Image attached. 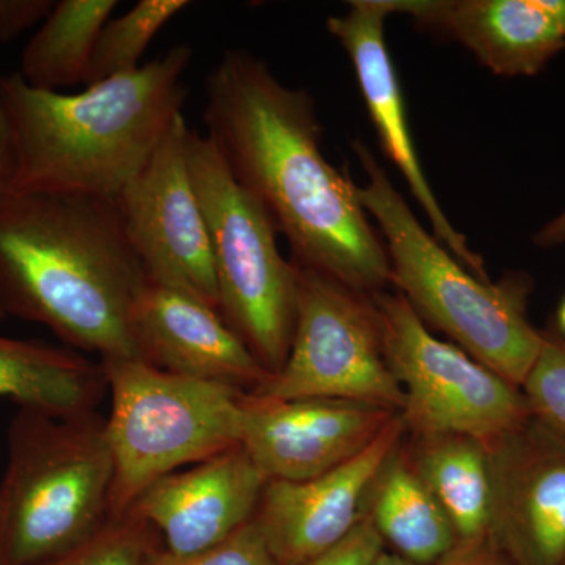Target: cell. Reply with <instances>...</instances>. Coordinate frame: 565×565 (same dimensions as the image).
Instances as JSON below:
<instances>
[{
  "instance_id": "cell-15",
  "label": "cell",
  "mask_w": 565,
  "mask_h": 565,
  "mask_svg": "<svg viewBox=\"0 0 565 565\" xmlns=\"http://www.w3.org/2000/svg\"><path fill=\"white\" fill-rule=\"evenodd\" d=\"M390 14L386 0H353L348 13L327 20V29L348 52L382 150L404 174L429 217L438 243L441 241L476 277L489 281L481 256L471 250L463 234L448 221L424 177L408 129L403 90L385 43V20Z\"/></svg>"
},
{
  "instance_id": "cell-7",
  "label": "cell",
  "mask_w": 565,
  "mask_h": 565,
  "mask_svg": "<svg viewBox=\"0 0 565 565\" xmlns=\"http://www.w3.org/2000/svg\"><path fill=\"white\" fill-rule=\"evenodd\" d=\"M188 163L210 233L218 313L256 360L278 373L296 327V264L281 255L263 204L237 182L214 141L192 129Z\"/></svg>"
},
{
  "instance_id": "cell-23",
  "label": "cell",
  "mask_w": 565,
  "mask_h": 565,
  "mask_svg": "<svg viewBox=\"0 0 565 565\" xmlns=\"http://www.w3.org/2000/svg\"><path fill=\"white\" fill-rule=\"evenodd\" d=\"M156 530L131 514L110 516L92 537L39 565H147Z\"/></svg>"
},
{
  "instance_id": "cell-27",
  "label": "cell",
  "mask_w": 565,
  "mask_h": 565,
  "mask_svg": "<svg viewBox=\"0 0 565 565\" xmlns=\"http://www.w3.org/2000/svg\"><path fill=\"white\" fill-rule=\"evenodd\" d=\"M54 3L51 0H0V44L46 20Z\"/></svg>"
},
{
  "instance_id": "cell-29",
  "label": "cell",
  "mask_w": 565,
  "mask_h": 565,
  "mask_svg": "<svg viewBox=\"0 0 565 565\" xmlns=\"http://www.w3.org/2000/svg\"><path fill=\"white\" fill-rule=\"evenodd\" d=\"M11 182H13V151H11L6 117H3L2 107H0V200L10 195Z\"/></svg>"
},
{
  "instance_id": "cell-13",
  "label": "cell",
  "mask_w": 565,
  "mask_h": 565,
  "mask_svg": "<svg viewBox=\"0 0 565 565\" xmlns=\"http://www.w3.org/2000/svg\"><path fill=\"white\" fill-rule=\"evenodd\" d=\"M404 426L403 416H394L362 452L327 473L267 482L253 520L278 563L307 565L351 533L362 519L364 494L392 457Z\"/></svg>"
},
{
  "instance_id": "cell-9",
  "label": "cell",
  "mask_w": 565,
  "mask_h": 565,
  "mask_svg": "<svg viewBox=\"0 0 565 565\" xmlns=\"http://www.w3.org/2000/svg\"><path fill=\"white\" fill-rule=\"evenodd\" d=\"M296 269L297 315L288 359L250 394L359 401L403 411L404 392L385 360L374 300L318 270L299 264Z\"/></svg>"
},
{
  "instance_id": "cell-20",
  "label": "cell",
  "mask_w": 565,
  "mask_h": 565,
  "mask_svg": "<svg viewBox=\"0 0 565 565\" xmlns=\"http://www.w3.org/2000/svg\"><path fill=\"white\" fill-rule=\"evenodd\" d=\"M374 484L371 520L401 556L429 565L452 552L455 527L415 468L388 460Z\"/></svg>"
},
{
  "instance_id": "cell-14",
  "label": "cell",
  "mask_w": 565,
  "mask_h": 565,
  "mask_svg": "<svg viewBox=\"0 0 565 565\" xmlns=\"http://www.w3.org/2000/svg\"><path fill=\"white\" fill-rule=\"evenodd\" d=\"M269 479L243 446L163 476L126 514L154 527L167 552L195 555L222 544L248 525Z\"/></svg>"
},
{
  "instance_id": "cell-25",
  "label": "cell",
  "mask_w": 565,
  "mask_h": 565,
  "mask_svg": "<svg viewBox=\"0 0 565 565\" xmlns=\"http://www.w3.org/2000/svg\"><path fill=\"white\" fill-rule=\"evenodd\" d=\"M147 565H281L270 552L266 539L252 520L222 544L195 553L177 556L163 548H156Z\"/></svg>"
},
{
  "instance_id": "cell-19",
  "label": "cell",
  "mask_w": 565,
  "mask_h": 565,
  "mask_svg": "<svg viewBox=\"0 0 565 565\" xmlns=\"http://www.w3.org/2000/svg\"><path fill=\"white\" fill-rule=\"evenodd\" d=\"M416 473L455 527L457 544L489 537L492 471L489 446L470 437L424 438Z\"/></svg>"
},
{
  "instance_id": "cell-18",
  "label": "cell",
  "mask_w": 565,
  "mask_h": 565,
  "mask_svg": "<svg viewBox=\"0 0 565 565\" xmlns=\"http://www.w3.org/2000/svg\"><path fill=\"white\" fill-rule=\"evenodd\" d=\"M102 362L41 340L0 334V399L52 416L96 412L106 394Z\"/></svg>"
},
{
  "instance_id": "cell-4",
  "label": "cell",
  "mask_w": 565,
  "mask_h": 565,
  "mask_svg": "<svg viewBox=\"0 0 565 565\" xmlns=\"http://www.w3.org/2000/svg\"><path fill=\"white\" fill-rule=\"evenodd\" d=\"M352 145L367 178L364 188L356 185V195L381 228L392 282L424 322L522 388L544 344V334L527 321L530 277L511 274L493 282L465 269L416 221L373 151L360 140Z\"/></svg>"
},
{
  "instance_id": "cell-16",
  "label": "cell",
  "mask_w": 565,
  "mask_h": 565,
  "mask_svg": "<svg viewBox=\"0 0 565 565\" xmlns=\"http://www.w3.org/2000/svg\"><path fill=\"white\" fill-rule=\"evenodd\" d=\"M134 340L140 360L182 377L252 393L270 375L217 310L156 282L137 300Z\"/></svg>"
},
{
  "instance_id": "cell-22",
  "label": "cell",
  "mask_w": 565,
  "mask_h": 565,
  "mask_svg": "<svg viewBox=\"0 0 565 565\" xmlns=\"http://www.w3.org/2000/svg\"><path fill=\"white\" fill-rule=\"evenodd\" d=\"M189 7V0H140L128 13L107 21L96 40L85 84L139 68L140 58L163 25Z\"/></svg>"
},
{
  "instance_id": "cell-32",
  "label": "cell",
  "mask_w": 565,
  "mask_h": 565,
  "mask_svg": "<svg viewBox=\"0 0 565 565\" xmlns=\"http://www.w3.org/2000/svg\"><path fill=\"white\" fill-rule=\"evenodd\" d=\"M557 323H559V329L563 330L565 334V297L559 305V310H557Z\"/></svg>"
},
{
  "instance_id": "cell-11",
  "label": "cell",
  "mask_w": 565,
  "mask_h": 565,
  "mask_svg": "<svg viewBox=\"0 0 565 565\" xmlns=\"http://www.w3.org/2000/svg\"><path fill=\"white\" fill-rule=\"evenodd\" d=\"M396 412L344 399L243 397L241 446L269 481H307L362 452Z\"/></svg>"
},
{
  "instance_id": "cell-17",
  "label": "cell",
  "mask_w": 565,
  "mask_h": 565,
  "mask_svg": "<svg viewBox=\"0 0 565 565\" xmlns=\"http://www.w3.org/2000/svg\"><path fill=\"white\" fill-rule=\"evenodd\" d=\"M388 7L459 41L497 76H534L565 50L561 0H388Z\"/></svg>"
},
{
  "instance_id": "cell-3",
  "label": "cell",
  "mask_w": 565,
  "mask_h": 565,
  "mask_svg": "<svg viewBox=\"0 0 565 565\" xmlns=\"http://www.w3.org/2000/svg\"><path fill=\"white\" fill-rule=\"evenodd\" d=\"M192 47L177 44L131 73L76 95L39 90L20 73L0 79L13 151L14 193L115 200L182 115Z\"/></svg>"
},
{
  "instance_id": "cell-21",
  "label": "cell",
  "mask_w": 565,
  "mask_h": 565,
  "mask_svg": "<svg viewBox=\"0 0 565 565\" xmlns=\"http://www.w3.org/2000/svg\"><path fill=\"white\" fill-rule=\"evenodd\" d=\"M117 0H61L21 55V77L39 90L85 82L96 40Z\"/></svg>"
},
{
  "instance_id": "cell-28",
  "label": "cell",
  "mask_w": 565,
  "mask_h": 565,
  "mask_svg": "<svg viewBox=\"0 0 565 565\" xmlns=\"http://www.w3.org/2000/svg\"><path fill=\"white\" fill-rule=\"evenodd\" d=\"M438 565H508L484 542L457 544Z\"/></svg>"
},
{
  "instance_id": "cell-8",
  "label": "cell",
  "mask_w": 565,
  "mask_h": 565,
  "mask_svg": "<svg viewBox=\"0 0 565 565\" xmlns=\"http://www.w3.org/2000/svg\"><path fill=\"white\" fill-rule=\"evenodd\" d=\"M386 363L405 396L403 419L424 438L493 445L530 422L519 386L427 330L403 294H373Z\"/></svg>"
},
{
  "instance_id": "cell-35",
  "label": "cell",
  "mask_w": 565,
  "mask_h": 565,
  "mask_svg": "<svg viewBox=\"0 0 565 565\" xmlns=\"http://www.w3.org/2000/svg\"><path fill=\"white\" fill-rule=\"evenodd\" d=\"M563 565H565V563Z\"/></svg>"
},
{
  "instance_id": "cell-30",
  "label": "cell",
  "mask_w": 565,
  "mask_h": 565,
  "mask_svg": "<svg viewBox=\"0 0 565 565\" xmlns=\"http://www.w3.org/2000/svg\"><path fill=\"white\" fill-rule=\"evenodd\" d=\"M537 247H559L565 244V211L555 221L546 223L534 236Z\"/></svg>"
},
{
  "instance_id": "cell-12",
  "label": "cell",
  "mask_w": 565,
  "mask_h": 565,
  "mask_svg": "<svg viewBox=\"0 0 565 565\" xmlns=\"http://www.w3.org/2000/svg\"><path fill=\"white\" fill-rule=\"evenodd\" d=\"M489 535L523 565L565 563V440L541 422L489 446Z\"/></svg>"
},
{
  "instance_id": "cell-10",
  "label": "cell",
  "mask_w": 565,
  "mask_h": 565,
  "mask_svg": "<svg viewBox=\"0 0 565 565\" xmlns=\"http://www.w3.org/2000/svg\"><path fill=\"white\" fill-rule=\"evenodd\" d=\"M188 134L181 115L115 202L147 280L218 311L210 233L189 172Z\"/></svg>"
},
{
  "instance_id": "cell-2",
  "label": "cell",
  "mask_w": 565,
  "mask_h": 565,
  "mask_svg": "<svg viewBox=\"0 0 565 565\" xmlns=\"http://www.w3.org/2000/svg\"><path fill=\"white\" fill-rule=\"evenodd\" d=\"M147 275L117 202L14 193L0 200V307L77 352L139 359L134 311Z\"/></svg>"
},
{
  "instance_id": "cell-1",
  "label": "cell",
  "mask_w": 565,
  "mask_h": 565,
  "mask_svg": "<svg viewBox=\"0 0 565 565\" xmlns=\"http://www.w3.org/2000/svg\"><path fill=\"white\" fill-rule=\"evenodd\" d=\"M204 92L206 136L285 234L292 262L360 292H381L392 282L384 241L355 182L323 158L310 93L282 84L244 50L223 52Z\"/></svg>"
},
{
  "instance_id": "cell-34",
  "label": "cell",
  "mask_w": 565,
  "mask_h": 565,
  "mask_svg": "<svg viewBox=\"0 0 565 565\" xmlns=\"http://www.w3.org/2000/svg\"><path fill=\"white\" fill-rule=\"evenodd\" d=\"M6 318H7V315L3 313L2 307H0V322H2L3 319H6Z\"/></svg>"
},
{
  "instance_id": "cell-26",
  "label": "cell",
  "mask_w": 565,
  "mask_h": 565,
  "mask_svg": "<svg viewBox=\"0 0 565 565\" xmlns=\"http://www.w3.org/2000/svg\"><path fill=\"white\" fill-rule=\"evenodd\" d=\"M384 552V539L370 514L362 515L351 533L307 565H373Z\"/></svg>"
},
{
  "instance_id": "cell-31",
  "label": "cell",
  "mask_w": 565,
  "mask_h": 565,
  "mask_svg": "<svg viewBox=\"0 0 565 565\" xmlns=\"http://www.w3.org/2000/svg\"><path fill=\"white\" fill-rule=\"evenodd\" d=\"M373 565H418L412 561L405 559L401 555H390V553L382 552L374 561Z\"/></svg>"
},
{
  "instance_id": "cell-33",
  "label": "cell",
  "mask_w": 565,
  "mask_h": 565,
  "mask_svg": "<svg viewBox=\"0 0 565 565\" xmlns=\"http://www.w3.org/2000/svg\"><path fill=\"white\" fill-rule=\"evenodd\" d=\"M561 20H563L565 31V0H561Z\"/></svg>"
},
{
  "instance_id": "cell-5",
  "label": "cell",
  "mask_w": 565,
  "mask_h": 565,
  "mask_svg": "<svg viewBox=\"0 0 565 565\" xmlns=\"http://www.w3.org/2000/svg\"><path fill=\"white\" fill-rule=\"evenodd\" d=\"M115 465L106 418L20 411L0 478V565H39L110 519Z\"/></svg>"
},
{
  "instance_id": "cell-6",
  "label": "cell",
  "mask_w": 565,
  "mask_h": 565,
  "mask_svg": "<svg viewBox=\"0 0 565 565\" xmlns=\"http://www.w3.org/2000/svg\"><path fill=\"white\" fill-rule=\"evenodd\" d=\"M115 475L110 516L163 476L241 445L244 392L166 373L140 359L102 360Z\"/></svg>"
},
{
  "instance_id": "cell-24",
  "label": "cell",
  "mask_w": 565,
  "mask_h": 565,
  "mask_svg": "<svg viewBox=\"0 0 565 565\" xmlns=\"http://www.w3.org/2000/svg\"><path fill=\"white\" fill-rule=\"evenodd\" d=\"M522 388L531 414L565 440V341L544 334L541 353Z\"/></svg>"
}]
</instances>
